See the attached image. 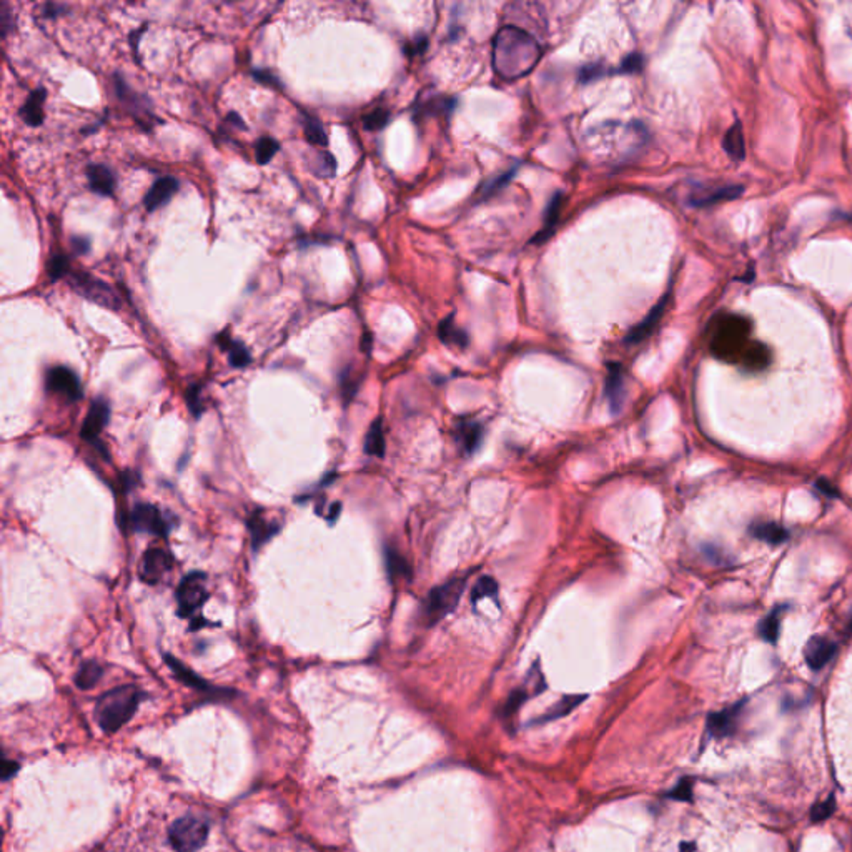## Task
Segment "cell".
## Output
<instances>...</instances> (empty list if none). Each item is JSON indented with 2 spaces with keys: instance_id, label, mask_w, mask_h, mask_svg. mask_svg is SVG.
<instances>
[{
  "instance_id": "obj_1",
  "label": "cell",
  "mask_w": 852,
  "mask_h": 852,
  "mask_svg": "<svg viewBox=\"0 0 852 852\" xmlns=\"http://www.w3.org/2000/svg\"><path fill=\"white\" fill-rule=\"evenodd\" d=\"M541 61V47L530 32L521 27L506 25L494 37L493 67L505 80L525 77Z\"/></svg>"
},
{
  "instance_id": "obj_2",
  "label": "cell",
  "mask_w": 852,
  "mask_h": 852,
  "mask_svg": "<svg viewBox=\"0 0 852 852\" xmlns=\"http://www.w3.org/2000/svg\"><path fill=\"white\" fill-rule=\"evenodd\" d=\"M145 698L144 691L134 684L118 686L100 696L95 706V719L104 732L113 734L134 718L139 704Z\"/></svg>"
},
{
  "instance_id": "obj_3",
  "label": "cell",
  "mask_w": 852,
  "mask_h": 852,
  "mask_svg": "<svg viewBox=\"0 0 852 852\" xmlns=\"http://www.w3.org/2000/svg\"><path fill=\"white\" fill-rule=\"evenodd\" d=\"M465 580L456 578L430 591L428 598L425 599L423 611H421V618H423L426 625H437L444 616L455 611L461 599L463 591H465Z\"/></svg>"
},
{
  "instance_id": "obj_4",
  "label": "cell",
  "mask_w": 852,
  "mask_h": 852,
  "mask_svg": "<svg viewBox=\"0 0 852 852\" xmlns=\"http://www.w3.org/2000/svg\"><path fill=\"white\" fill-rule=\"evenodd\" d=\"M208 824L194 816H183L168 827V841L175 852H196L208 839Z\"/></svg>"
},
{
  "instance_id": "obj_5",
  "label": "cell",
  "mask_w": 852,
  "mask_h": 852,
  "mask_svg": "<svg viewBox=\"0 0 852 852\" xmlns=\"http://www.w3.org/2000/svg\"><path fill=\"white\" fill-rule=\"evenodd\" d=\"M208 596L207 576L199 571L187 575L177 588L178 615L183 618L195 616V613L203 606Z\"/></svg>"
},
{
  "instance_id": "obj_6",
  "label": "cell",
  "mask_w": 852,
  "mask_h": 852,
  "mask_svg": "<svg viewBox=\"0 0 852 852\" xmlns=\"http://www.w3.org/2000/svg\"><path fill=\"white\" fill-rule=\"evenodd\" d=\"M128 520H130V526L134 531L160 536V538H165L168 531L172 530L170 521L163 516V513L157 506L149 505V503L135 505Z\"/></svg>"
},
{
  "instance_id": "obj_7",
  "label": "cell",
  "mask_w": 852,
  "mask_h": 852,
  "mask_svg": "<svg viewBox=\"0 0 852 852\" xmlns=\"http://www.w3.org/2000/svg\"><path fill=\"white\" fill-rule=\"evenodd\" d=\"M72 287L79 292V295L85 296L87 300L94 301L104 308L117 310L120 305V300L115 295V292L110 288L107 283L97 280V278L90 277L85 273H77L72 277Z\"/></svg>"
},
{
  "instance_id": "obj_8",
  "label": "cell",
  "mask_w": 852,
  "mask_h": 852,
  "mask_svg": "<svg viewBox=\"0 0 852 852\" xmlns=\"http://www.w3.org/2000/svg\"><path fill=\"white\" fill-rule=\"evenodd\" d=\"M47 390L62 395L68 401H77L82 398V384L75 373L67 366H54L49 370L45 378Z\"/></svg>"
},
{
  "instance_id": "obj_9",
  "label": "cell",
  "mask_w": 852,
  "mask_h": 852,
  "mask_svg": "<svg viewBox=\"0 0 852 852\" xmlns=\"http://www.w3.org/2000/svg\"><path fill=\"white\" fill-rule=\"evenodd\" d=\"M173 568L170 553L160 548L146 549L140 563V578L146 584H157Z\"/></svg>"
},
{
  "instance_id": "obj_10",
  "label": "cell",
  "mask_w": 852,
  "mask_h": 852,
  "mask_svg": "<svg viewBox=\"0 0 852 852\" xmlns=\"http://www.w3.org/2000/svg\"><path fill=\"white\" fill-rule=\"evenodd\" d=\"M108 418H110L108 401L105 400V398H97V400H94L89 413H87V416H85L84 425H82V428H80V437L84 438L85 441L95 443L97 441V438L100 437V433L104 432L105 426H107Z\"/></svg>"
},
{
  "instance_id": "obj_11",
  "label": "cell",
  "mask_w": 852,
  "mask_h": 852,
  "mask_svg": "<svg viewBox=\"0 0 852 852\" xmlns=\"http://www.w3.org/2000/svg\"><path fill=\"white\" fill-rule=\"evenodd\" d=\"M604 393H606V400L609 410L613 413H618L621 410L622 403L626 398V378L625 370L620 363H609L606 382H604Z\"/></svg>"
},
{
  "instance_id": "obj_12",
  "label": "cell",
  "mask_w": 852,
  "mask_h": 852,
  "mask_svg": "<svg viewBox=\"0 0 852 852\" xmlns=\"http://www.w3.org/2000/svg\"><path fill=\"white\" fill-rule=\"evenodd\" d=\"M836 651L837 646L834 641L822 638V636H814V638L809 639L808 644H806L804 658L810 670L819 671L834 658Z\"/></svg>"
},
{
  "instance_id": "obj_13",
  "label": "cell",
  "mask_w": 852,
  "mask_h": 852,
  "mask_svg": "<svg viewBox=\"0 0 852 852\" xmlns=\"http://www.w3.org/2000/svg\"><path fill=\"white\" fill-rule=\"evenodd\" d=\"M163 658H165V663L168 664V668H170L172 672H173V675H175L177 679H178V681H182L183 684L190 686V688H194V689H196V691H200V693H208V694H223V696L228 694L225 689H218V688H215V686H212V684H210V682L205 681L203 677L196 676L195 672L190 670V668H187L185 664L178 661L177 658L170 656V654H165Z\"/></svg>"
},
{
  "instance_id": "obj_14",
  "label": "cell",
  "mask_w": 852,
  "mask_h": 852,
  "mask_svg": "<svg viewBox=\"0 0 852 852\" xmlns=\"http://www.w3.org/2000/svg\"><path fill=\"white\" fill-rule=\"evenodd\" d=\"M668 300H670V293H666V295L661 299V301H658V303L654 305V308L649 311V315L643 320V322L638 323L636 327L629 330V333H627L625 338V343H627V345H636V343L644 342L646 338L651 337V333L656 330L659 322H661L664 310H666Z\"/></svg>"
},
{
  "instance_id": "obj_15",
  "label": "cell",
  "mask_w": 852,
  "mask_h": 852,
  "mask_svg": "<svg viewBox=\"0 0 852 852\" xmlns=\"http://www.w3.org/2000/svg\"><path fill=\"white\" fill-rule=\"evenodd\" d=\"M743 185H725L716 187V189H701L689 196V203L698 208L711 207V205L721 203V201L734 200L743 194Z\"/></svg>"
},
{
  "instance_id": "obj_16",
  "label": "cell",
  "mask_w": 852,
  "mask_h": 852,
  "mask_svg": "<svg viewBox=\"0 0 852 852\" xmlns=\"http://www.w3.org/2000/svg\"><path fill=\"white\" fill-rule=\"evenodd\" d=\"M249 530L251 533V549L256 553L280 531V525L270 521L262 511H255L249 520Z\"/></svg>"
},
{
  "instance_id": "obj_17",
  "label": "cell",
  "mask_w": 852,
  "mask_h": 852,
  "mask_svg": "<svg viewBox=\"0 0 852 852\" xmlns=\"http://www.w3.org/2000/svg\"><path fill=\"white\" fill-rule=\"evenodd\" d=\"M178 190V182L175 178L172 177H162L158 178L157 182L154 183L152 189L146 192L145 195V208L149 210V212H155V210L163 207V205H167L168 201L173 195L177 194Z\"/></svg>"
},
{
  "instance_id": "obj_18",
  "label": "cell",
  "mask_w": 852,
  "mask_h": 852,
  "mask_svg": "<svg viewBox=\"0 0 852 852\" xmlns=\"http://www.w3.org/2000/svg\"><path fill=\"white\" fill-rule=\"evenodd\" d=\"M456 439L463 455H473L483 441V426L476 421H460L456 428Z\"/></svg>"
},
{
  "instance_id": "obj_19",
  "label": "cell",
  "mask_w": 852,
  "mask_h": 852,
  "mask_svg": "<svg viewBox=\"0 0 852 852\" xmlns=\"http://www.w3.org/2000/svg\"><path fill=\"white\" fill-rule=\"evenodd\" d=\"M563 203H565V199H563L561 192H558L556 195L553 196L551 201H549L546 213H544V222H543V228L539 230L536 235L531 238V244L534 245H541L544 242L548 240L549 237L554 233V228L558 225V220H560V213L563 208Z\"/></svg>"
},
{
  "instance_id": "obj_20",
  "label": "cell",
  "mask_w": 852,
  "mask_h": 852,
  "mask_svg": "<svg viewBox=\"0 0 852 852\" xmlns=\"http://www.w3.org/2000/svg\"><path fill=\"white\" fill-rule=\"evenodd\" d=\"M87 178H89L92 192H95L97 195L108 196L113 194L115 178H113L112 172H110L107 167H104V165H90V167L87 168Z\"/></svg>"
},
{
  "instance_id": "obj_21",
  "label": "cell",
  "mask_w": 852,
  "mask_h": 852,
  "mask_svg": "<svg viewBox=\"0 0 852 852\" xmlns=\"http://www.w3.org/2000/svg\"><path fill=\"white\" fill-rule=\"evenodd\" d=\"M586 698H588V696H580V694L565 696V698H561L560 701H558V703L554 704L551 709H548L543 716L536 718L531 725L533 726L544 725V722H551V721H556V719H560V718H565L566 714H570L572 711V709L578 708Z\"/></svg>"
},
{
  "instance_id": "obj_22",
  "label": "cell",
  "mask_w": 852,
  "mask_h": 852,
  "mask_svg": "<svg viewBox=\"0 0 852 852\" xmlns=\"http://www.w3.org/2000/svg\"><path fill=\"white\" fill-rule=\"evenodd\" d=\"M44 102H45V90L44 89L32 92L29 100H27L25 105L20 110L22 120H24L27 125L37 127L44 122Z\"/></svg>"
},
{
  "instance_id": "obj_23",
  "label": "cell",
  "mask_w": 852,
  "mask_h": 852,
  "mask_svg": "<svg viewBox=\"0 0 852 852\" xmlns=\"http://www.w3.org/2000/svg\"><path fill=\"white\" fill-rule=\"evenodd\" d=\"M722 146L727 155L736 162H741L746 157V145H744V134L741 122H736L729 130L726 132L725 139H722Z\"/></svg>"
},
{
  "instance_id": "obj_24",
  "label": "cell",
  "mask_w": 852,
  "mask_h": 852,
  "mask_svg": "<svg viewBox=\"0 0 852 852\" xmlns=\"http://www.w3.org/2000/svg\"><path fill=\"white\" fill-rule=\"evenodd\" d=\"M438 335L441 338V342L444 345H450V346H458V348H466L470 343V338L466 335L465 330H461L460 327H456L455 320L453 317L444 318L441 323H439V330H438Z\"/></svg>"
},
{
  "instance_id": "obj_25",
  "label": "cell",
  "mask_w": 852,
  "mask_h": 852,
  "mask_svg": "<svg viewBox=\"0 0 852 852\" xmlns=\"http://www.w3.org/2000/svg\"><path fill=\"white\" fill-rule=\"evenodd\" d=\"M749 533L753 534L754 538L771 544L784 543L787 536H789V533H787L782 526L776 523H753L749 528Z\"/></svg>"
},
{
  "instance_id": "obj_26",
  "label": "cell",
  "mask_w": 852,
  "mask_h": 852,
  "mask_svg": "<svg viewBox=\"0 0 852 852\" xmlns=\"http://www.w3.org/2000/svg\"><path fill=\"white\" fill-rule=\"evenodd\" d=\"M384 433H383V423L382 420H375L372 426L368 428V433H366L365 438V453L370 456H377V458H383L384 455Z\"/></svg>"
},
{
  "instance_id": "obj_27",
  "label": "cell",
  "mask_w": 852,
  "mask_h": 852,
  "mask_svg": "<svg viewBox=\"0 0 852 852\" xmlns=\"http://www.w3.org/2000/svg\"><path fill=\"white\" fill-rule=\"evenodd\" d=\"M218 343L222 345V348L228 350V360H230L232 366H235V368H245L246 365H250V361H251L250 351L246 350L242 343L232 342L230 338H228L227 333H223V335L218 338Z\"/></svg>"
},
{
  "instance_id": "obj_28",
  "label": "cell",
  "mask_w": 852,
  "mask_h": 852,
  "mask_svg": "<svg viewBox=\"0 0 852 852\" xmlns=\"http://www.w3.org/2000/svg\"><path fill=\"white\" fill-rule=\"evenodd\" d=\"M102 676H104V668L100 666L99 663L85 661L80 666L79 672H77L75 684H77V688H80L84 691L92 689L100 679H102Z\"/></svg>"
},
{
  "instance_id": "obj_29",
  "label": "cell",
  "mask_w": 852,
  "mask_h": 852,
  "mask_svg": "<svg viewBox=\"0 0 852 852\" xmlns=\"http://www.w3.org/2000/svg\"><path fill=\"white\" fill-rule=\"evenodd\" d=\"M384 565H387V571H388V576H390V580L410 576L408 563H406L405 558H403L398 551H395V549H391V548L384 549Z\"/></svg>"
},
{
  "instance_id": "obj_30",
  "label": "cell",
  "mask_w": 852,
  "mask_h": 852,
  "mask_svg": "<svg viewBox=\"0 0 852 852\" xmlns=\"http://www.w3.org/2000/svg\"><path fill=\"white\" fill-rule=\"evenodd\" d=\"M737 709L739 708H732V709H727V711L713 714V716L709 718V722H708L709 732H713V734H716V736H721V734H726L727 731H731L732 722H734V719H736Z\"/></svg>"
},
{
  "instance_id": "obj_31",
  "label": "cell",
  "mask_w": 852,
  "mask_h": 852,
  "mask_svg": "<svg viewBox=\"0 0 852 852\" xmlns=\"http://www.w3.org/2000/svg\"><path fill=\"white\" fill-rule=\"evenodd\" d=\"M782 613H784V608H776L771 615H768L766 620L761 622V626H759V634H761L763 639L769 641V643H774V641L777 639Z\"/></svg>"
},
{
  "instance_id": "obj_32",
  "label": "cell",
  "mask_w": 852,
  "mask_h": 852,
  "mask_svg": "<svg viewBox=\"0 0 852 852\" xmlns=\"http://www.w3.org/2000/svg\"><path fill=\"white\" fill-rule=\"evenodd\" d=\"M498 594V583L494 581V578L491 576H483V578H480L476 581V584L473 586V593H471V601L475 604L480 601V599L484 598H494Z\"/></svg>"
},
{
  "instance_id": "obj_33",
  "label": "cell",
  "mask_w": 852,
  "mask_h": 852,
  "mask_svg": "<svg viewBox=\"0 0 852 852\" xmlns=\"http://www.w3.org/2000/svg\"><path fill=\"white\" fill-rule=\"evenodd\" d=\"M455 107L456 99L439 95V97H434L428 100L425 105H421V112H423V115H432V113L437 115V113H450Z\"/></svg>"
},
{
  "instance_id": "obj_34",
  "label": "cell",
  "mask_w": 852,
  "mask_h": 852,
  "mask_svg": "<svg viewBox=\"0 0 852 852\" xmlns=\"http://www.w3.org/2000/svg\"><path fill=\"white\" fill-rule=\"evenodd\" d=\"M280 150V144H278L277 140L272 139V137H263V139H260L256 142L255 146V155H256V162L258 163H268L270 160L275 157V154Z\"/></svg>"
},
{
  "instance_id": "obj_35",
  "label": "cell",
  "mask_w": 852,
  "mask_h": 852,
  "mask_svg": "<svg viewBox=\"0 0 852 852\" xmlns=\"http://www.w3.org/2000/svg\"><path fill=\"white\" fill-rule=\"evenodd\" d=\"M528 698H530V694L525 688L513 691L511 696L506 701L505 708H503V711H501L503 719H505V721H511V718L516 716V713L520 711V708L523 706L525 701H528Z\"/></svg>"
},
{
  "instance_id": "obj_36",
  "label": "cell",
  "mask_w": 852,
  "mask_h": 852,
  "mask_svg": "<svg viewBox=\"0 0 852 852\" xmlns=\"http://www.w3.org/2000/svg\"><path fill=\"white\" fill-rule=\"evenodd\" d=\"M523 688L528 691L530 696L539 694L543 693L544 689H546V681H544V676L541 672V664L539 661H536L533 664V668H531L528 672V677H526V682Z\"/></svg>"
},
{
  "instance_id": "obj_37",
  "label": "cell",
  "mask_w": 852,
  "mask_h": 852,
  "mask_svg": "<svg viewBox=\"0 0 852 852\" xmlns=\"http://www.w3.org/2000/svg\"><path fill=\"white\" fill-rule=\"evenodd\" d=\"M305 137L313 145L325 146L328 144V137L317 118H305Z\"/></svg>"
},
{
  "instance_id": "obj_38",
  "label": "cell",
  "mask_w": 852,
  "mask_h": 852,
  "mask_svg": "<svg viewBox=\"0 0 852 852\" xmlns=\"http://www.w3.org/2000/svg\"><path fill=\"white\" fill-rule=\"evenodd\" d=\"M516 170H518V167H513V168H510V170H508L506 173H499V175H498V177H494L491 182H488L487 185L483 187V195H481V200H487V199H489V196H491V195L498 194V192L501 190V189H505V185H506V183L510 182L513 177H515Z\"/></svg>"
},
{
  "instance_id": "obj_39",
  "label": "cell",
  "mask_w": 852,
  "mask_h": 852,
  "mask_svg": "<svg viewBox=\"0 0 852 852\" xmlns=\"http://www.w3.org/2000/svg\"><path fill=\"white\" fill-rule=\"evenodd\" d=\"M388 122H390V112L384 108L373 110V112H370L368 115H365L363 118V125L366 130L370 132L382 130V128L388 125Z\"/></svg>"
},
{
  "instance_id": "obj_40",
  "label": "cell",
  "mask_w": 852,
  "mask_h": 852,
  "mask_svg": "<svg viewBox=\"0 0 852 852\" xmlns=\"http://www.w3.org/2000/svg\"><path fill=\"white\" fill-rule=\"evenodd\" d=\"M187 405H189V408L194 416L196 418H200V415L203 413V405H201V398H200V388L194 384V387L189 388V391H187Z\"/></svg>"
},
{
  "instance_id": "obj_41",
  "label": "cell",
  "mask_w": 852,
  "mask_h": 852,
  "mask_svg": "<svg viewBox=\"0 0 852 852\" xmlns=\"http://www.w3.org/2000/svg\"><path fill=\"white\" fill-rule=\"evenodd\" d=\"M67 267H68V262H67L65 256H62V255L52 256V260L49 262V268H47L50 278H52V280H58V278L65 275Z\"/></svg>"
},
{
  "instance_id": "obj_42",
  "label": "cell",
  "mask_w": 852,
  "mask_h": 852,
  "mask_svg": "<svg viewBox=\"0 0 852 852\" xmlns=\"http://www.w3.org/2000/svg\"><path fill=\"white\" fill-rule=\"evenodd\" d=\"M644 65V58L643 55L639 54H629L627 57L622 58L620 72L621 73H633V72H639L641 68Z\"/></svg>"
},
{
  "instance_id": "obj_43",
  "label": "cell",
  "mask_w": 852,
  "mask_h": 852,
  "mask_svg": "<svg viewBox=\"0 0 852 852\" xmlns=\"http://www.w3.org/2000/svg\"><path fill=\"white\" fill-rule=\"evenodd\" d=\"M604 73H606V68H604L603 65H598V63L584 65L580 72V82L588 84V82H591V80H596V79H599V77H603Z\"/></svg>"
},
{
  "instance_id": "obj_44",
  "label": "cell",
  "mask_w": 852,
  "mask_h": 852,
  "mask_svg": "<svg viewBox=\"0 0 852 852\" xmlns=\"http://www.w3.org/2000/svg\"><path fill=\"white\" fill-rule=\"evenodd\" d=\"M320 168H318V175H333L337 170V162L335 157H333L332 154L323 152L320 155Z\"/></svg>"
},
{
  "instance_id": "obj_45",
  "label": "cell",
  "mask_w": 852,
  "mask_h": 852,
  "mask_svg": "<svg viewBox=\"0 0 852 852\" xmlns=\"http://www.w3.org/2000/svg\"><path fill=\"white\" fill-rule=\"evenodd\" d=\"M834 810V799H827V803H822L816 806V808L813 809V821H822V819H826L831 816V813Z\"/></svg>"
},
{
  "instance_id": "obj_46",
  "label": "cell",
  "mask_w": 852,
  "mask_h": 852,
  "mask_svg": "<svg viewBox=\"0 0 852 852\" xmlns=\"http://www.w3.org/2000/svg\"><path fill=\"white\" fill-rule=\"evenodd\" d=\"M253 77L256 82H260V84H267V85H273V87H280V82H278L277 77H273L272 73L268 70H255Z\"/></svg>"
},
{
  "instance_id": "obj_47",
  "label": "cell",
  "mask_w": 852,
  "mask_h": 852,
  "mask_svg": "<svg viewBox=\"0 0 852 852\" xmlns=\"http://www.w3.org/2000/svg\"><path fill=\"white\" fill-rule=\"evenodd\" d=\"M426 45H428V40H426V37H418V39H415L413 42H410L405 47V52L408 55H416L421 54L426 49Z\"/></svg>"
},
{
  "instance_id": "obj_48",
  "label": "cell",
  "mask_w": 852,
  "mask_h": 852,
  "mask_svg": "<svg viewBox=\"0 0 852 852\" xmlns=\"http://www.w3.org/2000/svg\"><path fill=\"white\" fill-rule=\"evenodd\" d=\"M72 249L75 251L77 255H85L87 251L90 250V242L89 238L84 237H73L72 238Z\"/></svg>"
},
{
  "instance_id": "obj_49",
  "label": "cell",
  "mask_w": 852,
  "mask_h": 852,
  "mask_svg": "<svg viewBox=\"0 0 852 852\" xmlns=\"http://www.w3.org/2000/svg\"><path fill=\"white\" fill-rule=\"evenodd\" d=\"M63 11H65V7L61 6V4H45L42 13L45 17H55Z\"/></svg>"
},
{
  "instance_id": "obj_50",
  "label": "cell",
  "mask_w": 852,
  "mask_h": 852,
  "mask_svg": "<svg viewBox=\"0 0 852 852\" xmlns=\"http://www.w3.org/2000/svg\"><path fill=\"white\" fill-rule=\"evenodd\" d=\"M18 769V764L13 761H4V781H7L8 777L12 776V774H15V771Z\"/></svg>"
},
{
  "instance_id": "obj_51",
  "label": "cell",
  "mask_w": 852,
  "mask_h": 852,
  "mask_svg": "<svg viewBox=\"0 0 852 852\" xmlns=\"http://www.w3.org/2000/svg\"><path fill=\"white\" fill-rule=\"evenodd\" d=\"M816 487H817L819 489H821L822 493L829 494V496H836V494H837V493H836V489L832 488V484L829 483V481H826V480H819L817 483H816Z\"/></svg>"
},
{
  "instance_id": "obj_52",
  "label": "cell",
  "mask_w": 852,
  "mask_h": 852,
  "mask_svg": "<svg viewBox=\"0 0 852 852\" xmlns=\"http://www.w3.org/2000/svg\"><path fill=\"white\" fill-rule=\"evenodd\" d=\"M689 791H691V786L681 784L676 791L671 792V796L672 798H679V799H689Z\"/></svg>"
},
{
  "instance_id": "obj_53",
  "label": "cell",
  "mask_w": 852,
  "mask_h": 852,
  "mask_svg": "<svg viewBox=\"0 0 852 852\" xmlns=\"http://www.w3.org/2000/svg\"><path fill=\"white\" fill-rule=\"evenodd\" d=\"M340 510H342L340 503H335V505H332V508H330V516H328L330 523H335V520L338 518V515H340Z\"/></svg>"
},
{
  "instance_id": "obj_54",
  "label": "cell",
  "mask_w": 852,
  "mask_h": 852,
  "mask_svg": "<svg viewBox=\"0 0 852 852\" xmlns=\"http://www.w3.org/2000/svg\"><path fill=\"white\" fill-rule=\"evenodd\" d=\"M228 120H230L232 123H235V125H238V127H244V122H242V118L238 117L235 112H232L230 115H228Z\"/></svg>"
},
{
  "instance_id": "obj_55",
  "label": "cell",
  "mask_w": 852,
  "mask_h": 852,
  "mask_svg": "<svg viewBox=\"0 0 852 852\" xmlns=\"http://www.w3.org/2000/svg\"><path fill=\"white\" fill-rule=\"evenodd\" d=\"M851 627H852V626H851Z\"/></svg>"
}]
</instances>
